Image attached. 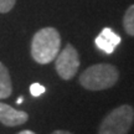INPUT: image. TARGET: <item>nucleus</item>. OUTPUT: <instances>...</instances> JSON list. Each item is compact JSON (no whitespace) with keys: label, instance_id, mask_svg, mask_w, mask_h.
<instances>
[{"label":"nucleus","instance_id":"1","mask_svg":"<svg viewBox=\"0 0 134 134\" xmlns=\"http://www.w3.org/2000/svg\"><path fill=\"white\" fill-rule=\"evenodd\" d=\"M61 36L55 27H42L34 35L31 56L40 65L52 62L60 52Z\"/></svg>","mask_w":134,"mask_h":134},{"label":"nucleus","instance_id":"2","mask_svg":"<svg viewBox=\"0 0 134 134\" xmlns=\"http://www.w3.org/2000/svg\"><path fill=\"white\" fill-rule=\"evenodd\" d=\"M119 72L113 65L98 63L88 67L80 76V83L82 87L90 91H102L110 88L118 81Z\"/></svg>","mask_w":134,"mask_h":134},{"label":"nucleus","instance_id":"3","mask_svg":"<svg viewBox=\"0 0 134 134\" xmlns=\"http://www.w3.org/2000/svg\"><path fill=\"white\" fill-rule=\"evenodd\" d=\"M134 120V109L123 104L113 109L102 120L98 134H127Z\"/></svg>","mask_w":134,"mask_h":134},{"label":"nucleus","instance_id":"4","mask_svg":"<svg viewBox=\"0 0 134 134\" xmlns=\"http://www.w3.org/2000/svg\"><path fill=\"white\" fill-rule=\"evenodd\" d=\"M55 67L62 80H71L80 67V57L77 50L72 45H67L55 58Z\"/></svg>","mask_w":134,"mask_h":134},{"label":"nucleus","instance_id":"5","mask_svg":"<svg viewBox=\"0 0 134 134\" xmlns=\"http://www.w3.org/2000/svg\"><path fill=\"white\" fill-rule=\"evenodd\" d=\"M29 114L23 110H18L11 105L0 102V123L6 127H16L26 123Z\"/></svg>","mask_w":134,"mask_h":134},{"label":"nucleus","instance_id":"6","mask_svg":"<svg viewBox=\"0 0 134 134\" xmlns=\"http://www.w3.org/2000/svg\"><path fill=\"white\" fill-rule=\"evenodd\" d=\"M120 41H122V37L118 34L112 31L109 27H104L100 31L99 35L96 37L94 43H96L97 47L102 50L103 52L110 55V53L114 52L115 47L120 43Z\"/></svg>","mask_w":134,"mask_h":134},{"label":"nucleus","instance_id":"7","mask_svg":"<svg viewBox=\"0 0 134 134\" xmlns=\"http://www.w3.org/2000/svg\"><path fill=\"white\" fill-rule=\"evenodd\" d=\"M13 92V83L8 68L0 62V99L10 97Z\"/></svg>","mask_w":134,"mask_h":134},{"label":"nucleus","instance_id":"8","mask_svg":"<svg viewBox=\"0 0 134 134\" xmlns=\"http://www.w3.org/2000/svg\"><path fill=\"white\" fill-rule=\"evenodd\" d=\"M123 25L128 35L134 36V5H130L123 18Z\"/></svg>","mask_w":134,"mask_h":134},{"label":"nucleus","instance_id":"9","mask_svg":"<svg viewBox=\"0 0 134 134\" xmlns=\"http://www.w3.org/2000/svg\"><path fill=\"white\" fill-rule=\"evenodd\" d=\"M16 0H0V14L9 13L14 8Z\"/></svg>","mask_w":134,"mask_h":134},{"label":"nucleus","instance_id":"10","mask_svg":"<svg viewBox=\"0 0 134 134\" xmlns=\"http://www.w3.org/2000/svg\"><path fill=\"white\" fill-rule=\"evenodd\" d=\"M45 91H46V88L43 86H41L40 83H32V85L30 86V93H31L34 97L41 96L42 93H45Z\"/></svg>","mask_w":134,"mask_h":134},{"label":"nucleus","instance_id":"11","mask_svg":"<svg viewBox=\"0 0 134 134\" xmlns=\"http://www.w3.org/2000/svg\"><path fill=\"white\" fill-rule=\"evenodd\" d=\"M51 134H72L71 132H68V130H61V129H58V130H55V132H52Z\"/></svg>","mask_w":134,"mask_h":134},{"label":"nucleus","instance_id":"12","mask_svg":"<svg viewBox=\"0 0 134 134\" xmlns=\"http://www.w3.org/2000/svg\"><path fill=\"white\" fill-rule=\"evenodd\" d=\"M18 134H35V133H34L32 130H23V132H20Z\"/></svg>","mask_w":134,"mask_h":134},{"label":"nucleus","instance_id":"13","mask_svg":"<svg viewBox=\"0 0 134 134\" xmlns=\"http://www.w3.org/2000/svg\"><path fill=\"white\" fill-rule=\"evenodd\" d=\"M23 100H24V98H23V97H20V98H18L16 103H18V104H20V103H23Z\"/></svg>","mask_w":134,"mask_h":134}]
</instances>
